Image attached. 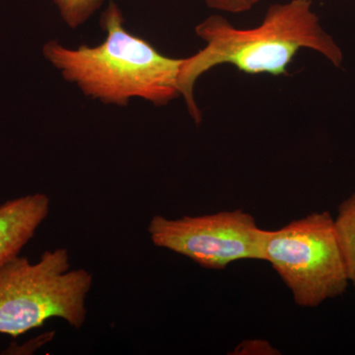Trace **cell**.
<instances>
[{
    "label": "cell",
    "mask_w": 355,
    "mask_h": 355,
    "mask_svg": "<svg viewBox=\"0 0 355 355\" xmlns=\"http://www.w3.org/2000/svg\"><path fill=\"white\" fill-rule=\"evenodd\" d=\"M147 231L154 246L209 270H223L238 261H263L265 230L242 209L176 219L155 216Z\"/></svg>",
    "instance_id": "cell-5"
},
{
    "label": "cell",
    "mask_w": 355,
    "mask_h": 355,
    "mask_svg": "<svg viewBox=\"0 0 355 355\" xmlns=\"http://www.w3.org/2000/svg\"><path fill=\"white\" fill-rule=\"evenodd\" d=\"M237 350L244 352L242 354H272L270 352H275V349L270 347V343L263 340H250V342L242 343Z\"/></svg>",
    "instance_id": "cell-10"
},
{
    "label": "cell",
    "mask_w": 355,
    "mask_h": 355,
    "mask_svg": "<svg viewBox=\"0 0 355 355\" xmlns=\"http://www.w3.org/2000/svg\"><path fill=\"white\" fill-rule=\"evenodd\" d=\"M211 8L230 13H243L251 10L260 0H205Z\"/></svg>",
    "instance_id": "cell-9"
},
{
    "label": "cell",
    "mask_w": 355,
    "mask_h": 355,
    "mask_svg": "<svg viewBox=\"0 0 355 355\" xmlns=\"http://www.w3.org/2000/svg\"><path fill=\"white\" fill-rule=\"evenodd\" d=\"M335 225L349 282L355 288V193L338 207Z\"/></svg>",
    "instance_id": "cell-7"
},
{
    "label": "cell",
    "mask_w": 355,
    "mask_h": 355,
    "mask_svg": "<svg viewBox=\"0 0 355 355\" xmlns=\"http://www.w3.org/2000/svg\"><path fill=\"white\" fill-rule=\"evenodd\" d=\"M53 2L65 24L76 29L101 7L104 0H53Z\"/></svg>",
    "instance_id": "cell-8"
},
{
    "label": "cell",
    "mask_w": 355,
    "mask_h": 355,
    "mask_svg": "<svg viewBox=\"0 0 355 355\" xmlns=\"http://www.w3.org/2000/svg\"><path fill=\"white\" fill-rule=\"evenodd\" d=\"M51 200L36 193L0 205V268L19 256L50 214Z\"/></svg>",
    "instance_id": "cell-6"
},
{
    "label": "cell",
    "mask_w": 355,
    "mask_h": 355,
    "mask_svg": "<svg viewBox=\"0 0 355 355\" xmlns=\"http://www.w3.org/2000/svg\"><path fill=\"white\" fill-rule=\"evenodd\" d=\"M312 0H291L273 4L263 22L239 29L220 15L209 16L196 27L205 46L186 58L180 73V90L189 113L197 123L202 113L193 97L198 79L217 65H234L247 74L286 76L289 64L302 49L317 51L340 67L343 51L312 11Z\"/></svg>",
    "instance_id": "cell-1"
},
{
    "label": "cell",
    "mask_w": 355,
    "mask_h": 355,
    "mask_svg": "<svg viewBox=\"0 0 355 355\" xmlns=\"http://www.w3.org/2000/svg\"><path fill=\"white\" fill-rule=\"evenodd\" d=\"M263 254L300 307H317L343 295L349 286L335 218L329 211L315 212L277 230H265Z\"/></svg>",
    "instance_id": "cell-4"
},
{
    "label": "cell",
    "mask_w": 355,
    "mask_h": 355,
    "mask_svg": "<svg viewBox=\"0 0 355 355\" xmlns=\"http://www.w3.org/2000/svg\"><path fill=\"white\" fill-rule=\"evenodd\" d=\"M92 286L90 272L72 270L64 248L44 252L36 263L18 256L0 268V334L16 338L53 318L79 330Z\"/></svg>",
    "instance_id": "cell-3"
},
{
    "label": "cell",
    "mask_w": 355,
    "mask_h": 355,
    "mask_svg": "<svg viewBox=\"0 0 355 355\" xmlns=\"http://www.w3.org/2000/svg\"><path fill=\"white\" fill-rule=\"evenodd\" d=\"M121 9L112 2L100 26L106 39L96 46L65 48L44 44L43 55L83 94L103 104L128 106L132 98L166 106L181 95L180 73L184 58L162 55L153 44L125 29Z\"/></svg>",
    "instance_id": "cell-2"
}]
</instances>
